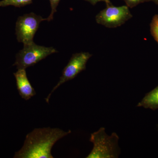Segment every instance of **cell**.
Listing matches in <instances>:
<instances>
[{
    "label": "cell",
    "instance_id": "6da1fadb",
    "mask_svg": "<svg viewBox=\"0 0 158 158\" xmlns=\"http://www.w3.org/2000/svg\"><path fill=\"white\" fill-rule=\"evenodd\" d=\"M71 133L59 128L34 129L26 136L22 148L15 153L16 158H53L51 150L59 139Z\"/></svg>",
    "mask_w": 158,
    "mask_h": 158
},
{
    "label": "cell",
    "instance_id": "7a4b0ae2",
    "mask_svg": "<svg viewBox=\"0 0 158 158\" xmlns=\"http://www.w3.org/2000/svg\"><path fill=\"white\" fill-rule=\"evenodd\" d=\"M119 137L116 133L108 135L104 127L91 134L90 141L94 144L93 149L87 158H116L120 154L118 146Z\"/></svg>",
    "mask_w": 158,
    "mask_h": 158
},
{
    "label": "cell",
    "instance_id": "3957f363",
    "mask_svg": "<svg viewBox=\"0 0 158 158\" xmlns=\"http://www.w3.org/2000/svg\"><path fill=\"white\" fill-rule=\"evenodd\" d=\"M56 52L57 51L54 48L38 45L34 42L24 44L23 48L16 55L13 65L16 66L18 69H26Z\"/></svg>",
    "mask_w": 158,
    "mask_h": 158
},
{
    "label": "cell",
    "instance_id": "277c9868",
    "mask_svg": "<svg viewBox=\"0 0 158 158\" xmlns=\"http://www.w3.org/2000/svg\"><path fill=\"white\" fill-rule=\"evenodd\" d=\"M132 17L127 6L116 7L111 3L106 5V8L97 15L95 20L98 24L114 28L124 24Z\"/></svg>",
    "mask_w": 158,
    "mask_h": 158
},
{
    "label": "cell",
    "instance_id": "5b68a950",
    "mask_svg": "<svg viewBox=\"0 0 158 158\" xmlns=\"http://www.w3.org/2000/svg\"><path fill=\"white\" fill-rule=\"evenodd\" d=\"M47 20V18H43L33 12L19 16L15 27L18 41L24 44L34 42V36L39 28L40 24L43 21Z\"/></svg>",
    "mask_w": 158,
    "mask_h": 158
},
{
    "label": "cell",
    "instance_id": "8992f818",
    "mask_svg": "<svg viewBox=\"0 0 158 158\" xmlns=\"http://www.w3.org/2000/svg\"><path fill=\"white\" fill-rule=\"evenodd\" d=\"M92 56V54L88 52H81L73 55L68 64L62 71V75L59 81L45 98L48 103L52 94L57 88L65 82L74 78L79 73L86 69L87 62Z\"/></svg>",
    "mask_w": 158,
    "mask_h": 158
},
{
    "label": "cell",
    "instance_id": "52a82bcc",
    "mask_svg": "<svg viewBox=\"0 0 158 158\" xmlns=\"http://www.w3.org/2000/svg\"><path fill=\"white\" fill-rule=\"evenodd\" d=\"M14 75L16 80L17 90L23 98L28 100L36 95V91L29 81L25 69H18Z\"/></svg>",
    "mask_w": 158,
    "mask_h": 158
},
{
    "label": "cell",
    "instance_id": "ba28073f",
    "mask_svg": "<svg viewBox=\"0 0 158 158\" xmlns=\"http://www.w3.org/2000/svg\"><path fill=\"white\" fill-rule=\"evenodd\" d=\"M138 107H143L155 110L158 108V86L152 91L148 93L141 102L138 104Z\"/></svg>",
    "mask_w": 158,
    "mask_h": 158
},
{
    "label": "cell",
    "instance_id": "9c48e42d",
    "mask_svg": "<svg viewBox=\"0 0 158 158\" xmlns=\"http://www.w3.org/2000/svg\"><path fill=\"white\" fill-rule=\"evenodd\" d=\"M32 2L33 0H2L0 2V7L12 6L20 8L30 5Z\"/></svg>",
    "mask_w": 158,
    "mask_h": 158
},
{
    "label": "cell",
    "instance_id": "30bf717a",
    "mask_svg": "<svg viewBox=\"0 0 158 158\" xmlns=\"http://www.w3.org/2000/svg\"><path fill=\"white\" fill-rule=\"evenodd\" d=\"M150 27L152 34L158 43V15H155L153 18Z\"/></svg>",
    "mask_w": 158,
    "mask_h": 158
},
{
    "label": "cell",
    "instance_id": "8fae6325",
    "mask_svg": "<svg viewBox=\"0 0 158 158\" xmlns=\"http://www.w3.org/2000/svg\"><path fill=\"white\" fill-rule=\"evenodd\" d=\"M49 1L50 2L52 11H51V13L49 16L47 18V20L48 21H50L53 19L54 13L57 11V7L59 5L60 0H49Z\"/></svg>",
    "mask_w": 158,
    "mask_h": 158
},
{
    "label": "cell",
    "instance_id": "7c38bea8",
    "mask_svg": "<svg viewBox=\"0 0 158 158\" xmlns=\"http://www.w3.org/2000/svg\"><path fill=\"white\" fill-rule=\"evenodd\" d=\"M126 4V6L129 8H133L138 6L139 4L144 2L149 1V0H123Z\"/></svg>",
    "mask_w": 158,
    "mask_h": 158
},
{
    "label": "cell",
    "instance_id": "4fadbf2b",
    "mask_svg": "<svg viewBox=\"0 0 158 158\" xmlns=\"http://www.w3.org/2000/svg\"><path fill=\"white\" fill-rule=\"evenodd\" d=\"M85 1L88 2L91 4V5H93V6L96 5L97 3L98 2H104L106 3V5L111 4L110 0H85Z\"/></svg>",
    "mask_w": 158,
    "mask_h": 158
},
{
    "label": "cell",
    "instance_id": "5bb4252c",
    "mask_svg": "<svg viewBox=\"0 0 158 158\" xmlns=\"http://www.w3.org/2000/svg\"><path fill=\"white\" fill-rule=\"evenodd\" d=\"M149 1H152V2L156 3V5H158V0H149Z\"/></svg>",
    "mask_w": 158,
    "mask_h": 158
}]
</instances>
